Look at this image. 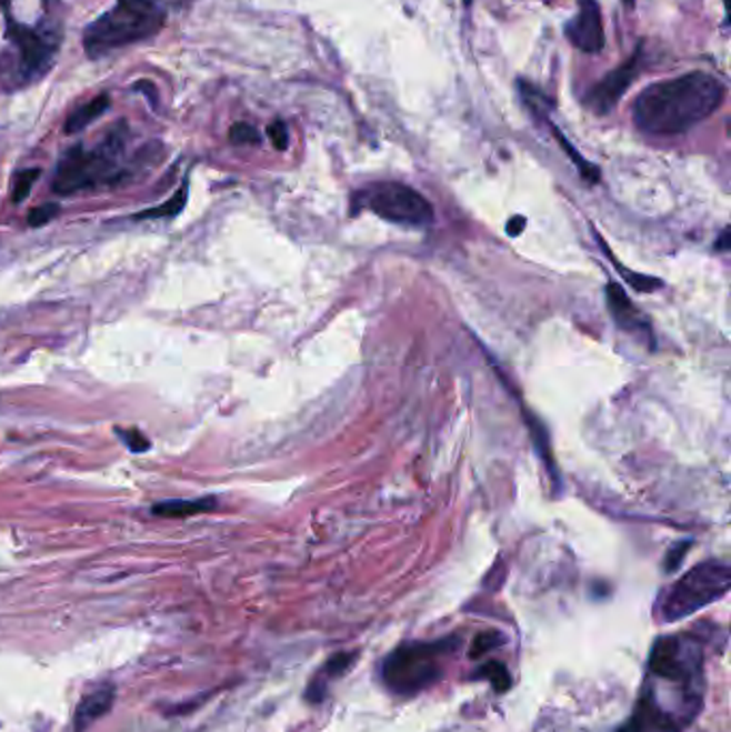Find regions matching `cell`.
<instances>
[{"instance_id": "6da1fadb", "label": "cell", "mask_w": 731, "mask_h": 732, "mask_svg": "<svg viewBox=\"0 0 731 732\" xmlns=\"http://www.w3.org/2000/svg\"><path fill=\"white\" fill-rule=\"evenodd\" d=\"M703 646L695 634L659 639L633 718L620 732H684L703 704Z\"/></svg>"}, {"instance_id": "7a4b0ae2", "label": "cell", "mask_w": 731, "mask_h": 732, "mask_svg": "<svg viewBox=\"0 0 731 732\" xmlns=\"http://www.w3.org/2000/svg\"><path fill=\"white\" fill-rule=\"evenodd\" d=\"M723 99V84L708 73L695 71L643 90L635 99L633 120L643 133L678 136L712 117Z\"/></svg>"}, {"instance_id": "3957f363", "label": "cell", "mask_w": 731, "mask_h": 732, "mask_svg": "<svg viewBox=\"0 0 731 732\" xmlns=\"http://www.w3.org/2000/svg\"><path fill=\"white\" fill-rule=\"evenodd\" d=\"M168 9L163 0H117L84 30V50L89 59H101L114 50L154 37L163 29Z\"/></svg>"}, {"instance_id": "277c9868", "label": "cell", "mask_w": 731, "mask_h": 732, "mask_svg": "<svg viewBox=\"0 0 731 732\" xmlns=\"http://www.w3.org/2000/svg\"><path fill=\"white\" fill-rule=\"evenodd\" d=\"M127 127L117 124L108 138L92 150L73 147L67 150L57 166L52 189L59 195H73L84 189L119 182L122 178L119 159L124 152Z\"/></svg>"}, {"instance_id": "5b68a950", "label": "cell", "mask_w": 731, "mask_h": 732, "mask_svg": "<svg viewBox=\"0 0 731 732\" xmlns=\"http://www.w3.org/2000/svg\"><path fill=\"white\" fill-rule=\"evenodd\" d=\"M730 586L731 568L725 561H703L661 595L657 616L661 623H675L695 615L712 602L725 598Z\"/></svg>"}, {"instance_id": "8992f818", "label": "cell", "mask_w": 731, "mask_h": 732, "mask_svg": "<svg viewBox=\"0 0 731 732\" xmlns=\"http://www.w3.org/2000/svg\"><path fill=\"white\" fill-rule=\"evenodd\" d=\"M455 646V639L435 643H405L384 660L382 679L401 696H412L442 676V660Z\"/></svg>"}, {"instance_id": "52a82bcc", "label": "cell", "mask_w": 731, "mask_h": 732, "mask_svg": "<svg viewBox=\"0 0 731 732\" xmlns=\"http://www.w3.org/2000/svg\"><path fill=\"white\" fill-rule=\"evenodd\" d=\"M352 210H371L375 217L405 225L425 228L433 221V208L425 198L401 182H373L354 193Z\"/></svg>"}, {"instance_id": "ba28073f", "label": "cell", "mask_w": 731, "mask_h": 732, "mask_svg": "<svg viewBox=\"0 0 731 732\" xmlns=\"http://www.w3.org/2000/svg\"><path fill=\"white\" fill-rule=\"evenodd\" d=\"M640 59L641 46L631 60H627L622 67L608 73L597 87L590 89V92L583 97V106L599 117L610 114L611 110L618 106V101L622 99V94L633 84V80L640 76Z\"/></svg>"}, {"instance_id": "9c48e42d", "label": "cell", "mask_w": 731, "mask_h": 732, "mask_svg": "<svg viewBox=\"0 0 731 732\" xmlns=\"http://www.w3.org/2000/svg\"><path fill=\"white\" fill-rule=\"evenodd\" d=\"M567 37L578 50L588 54H597L605 48V30L597 0H578V13L567 24Z\"/></svg>"}, {"instance_id": "30bf717a", "label": "cell", "mask_w": 731, "mask_h": 732, "mask_svg": "<svg viewBox=\"0 0 731 732\" xmlns=\"http://www.w3.org/2000/svg\"><path fill=\"white\" fill-rule=\"evenodd\" d=\"M114 699H117V690L112 685H101L92 690L91 694H87L76 709L73 732L89 731L97 720H101L106 713L112 711Z\"/></svg>"}, {"instance_id": "8fae6325", "label": "cell", "mask_w": 731, "mask_h": 732, "mask_svg": "<svg viewBox=\"0 0 731 732\" xmlns=\"http://www.w3.org/2000/svg\"><path fill=\"white\" fill-rule=\"evenodd\" d=\"M608 302H610L611 315L620 328H624L629 332H635V330L648 332V325L641 320L640 311L633 307V302L627 298V293L618 283L608 285Z\"/></svg>"}, {"instance_id": "7c38bea8", "label": "cell", "mask_w": 731, "mask_h": 732, "mask_svg": "<svg viewBox=\"0 0 731 732\" xmlns=\"http://www.w3.org/2000/svg\"><path fill=\"white\" fill-rule=\"evenodd\" d=\"M214 508V498L204 499H170L153 505V514L163 519H184L193 514H202Z\"/></svg>"}, {"instance_id": "4fadbf2b", "label": "cell", "mask_w": 731, "mask_h": 732, "mask_svg": "<svg viewBox=\"0 0 731 732\" xmlns=\"http://www.w3.org/2000/svg\"><path fill=\"white\" fill-rule=\"evenodd\" d=\"M352 660H354L352 653H339L336 658H331V660L324 664L322 673H318V676L311 681V685H309V690H307V699H309L311 703L322 701L324 694H327V688H329V679H336L339 674L346 673V671L350 669Z\"/></svg>"}, {"instance_id": "5bb4252c", "label": "cell", "mask_w": 731, "mask_h": 732, "mask_svg": "<svg viewBox=\"0 0 731 732\" xmlns=\"http://www.w3.org/2000/svg\"><path fill=\"white\" fill-rule=\"evenodd\" d=\"M108 108H110L108 94L94 97L92 101L80 106L76 112H71V117L67 118V122H64V133H80L82 129H87L91 124L92 120L101 117Z\"/></svg>"}, {"instance_id": "9a60e30c", "label": "cell", "mask_w": 731, "mask_h": 732, "mask_svg": "<svg viewBox=\"0 0 731 732\" xmlns=\"http://www.w3.org/2000/svg\"><path fill=\"white\" fill-rule=\"evenodd\" d=\"M184 204H187V182L179 189V193L174 198H170L166 204L157 205L151 210H144L140 214H136V219H166V217H177L183 212Z\"/></svg>"}, {"instance_id": "2e32d148", "label": "cell", "mask_w": 731, "mask_h": 732, "mask_svg": "<svg viewBox=\"0 0 731 732\" xmlns=\"http://www.w3.org/2000/svg\"><path fill=\"white\" fill-rule=\"evenodd\" d=\"M230 142L237 144V147H256L260 144V133L253 124H247V122H237L232 129H230Z\"/></svg>"}, {"instance_id": "e0dca14e", "label": "cell", "mask_w": 731, "mask_h": 732, "mask_svg": "<svg viewBox=\"0 0 731 732\" xmlns=\"http://www.w3.org/2000/svg\"><path fill=\"white\" fill-rule=\"evenodd\" d=\"M117 435H119V440L133 452V454H144V452H149L151 450V441L147 440L140 431H136V429H131V431H127V429H117Z\"/></svg>"}, {"instance_id": "ac0fdd59", "label": "cell", "mask_w": 731, "mask_h": 732, "mask_svg": "<svg viewBox=\"0 0 731 732\" xmlns=\"http://www.w3.org/2000/svg\"><path fill=\"white\" fill-rule=\"evenodd\" d=\"M39 174H41L39 170H24V172L18 174L16 184H13V202H24L29 198L32 184L39 178Z\"/></svg>"}, {"instance_id": "d6986e66", "label": "cell", "mask_w": 731, "mask_h": 732, "mask_svg": "<svg viewBox=\"0 0 731 732\" xmlns=\"http://www.w3.org/2000/svg\"><path fill=\"white\" fill-rule=\"evenodd\" d=\"M59 204H43L32 208L31 214H29V225L31 228H43L48 225L52 219L59 217Z\"/></svg>"}, {"instance_id": "ffe728a7", "label": "cell", "mask_w": 731, "mask_h": 732, "mask_svg": "<svg viewBox=\"0 0 731 732\" xmlns=\"http://www.w3.org/2000/svg\"><path fill=\"white\" fill-rule=\"evenodd\" d=\"M481 674H485V676H489L491 683H495V690L498 692H504V690L511 688V676L507 673V669L502 664H498V662L485 664V669H483V673Z\"/></svg>"}, {"instance_id": "44dd1931", "label": "cell", "mask_w": 731, "mask_h": 732, "mask_svg": "<svg viewBox=\"0 0 731 732\" xmlns=\"http://www.w3.org/2000/svg\"><path fill=\"white\" fill-rule=\"evenodd\" d=\"M502 643H504V639H502L500 634H495V632L479 634V636L474 639V644H472L470 655H472V658H479V655H483L489 649H493V646H498V644Z\"/></svg>"}, {"instance_id": "7402d4cb", "label": "cell", "mask_w": 731, "mask_h": 732, "mask_svg": "<svg viewBox=\"0 0 731 732\" xmlns=\"http://www.w3.org/2000/svg\"><path fill=\"white\" fill-rule=\"evenodd\" d=\"M269 138H271V142H273V147L277 150H286L288 148V129H286L283 122L277 120V122H273L269 127Z\"/></svg>"}, {"instance_id": "603a6c76", "label": "cell", "mask_w": 731, "mask_h": 732, "mask_svg": "<svg viewBox=\"0 0 731 732\" xmlns=\"http://www.w3.org/2000/svg\"><path fill=\"white\" fill-rule=\"evenodd\" d=\"M691 549V542H682V544H675L668 555V561H665V570L668 572H673L678 570V565L682 563V559L687 555V551Z\"/></svg>"}, {"instance_id": "cb8c5ba5", "label": "cell", "mask_w": 731, "mask_h": 732, "mask_svg": "<svg viewBox=\"0 0 731 732\" xmlns=\"http://www.w3.org/2000/svg\"><path fill=\"white\" fill-rule=\"evenodd\" d=\"M523 225H525V219H521V217H518V219H513V221H511V223L507 225V228H509L507 232H509V234L511 235H518L519 232H521L519 228H523Z\"/></svg>"}, {"instance_id": "d4e9b609", "label": "cell", "mask_w": 731, "mask_h": 732, "mask_svg": "<svg viewBox=\"0 0 731 732\" xmlns=\"http://www.w3.org/2000/svg\"><path fill=\"white\" fill-rule=\"evenodd\" d=\"M719 251H725L728 247H730V230H723V234H721V240H719V244H714Z\"/></svg>"}, {"instance_id": "484cf974", "label": "cell", "mask_w": 731, "mask_h": 732, "mask_svg": "<svg viewBox=\"0 0 731 732\" xmlns=\"http://www.w3.org/2000/svg\"><path fill=\"white\" fill-rule=\"evenodd\" d=\"M168 2H172L174 7H189V4H193L196 0H168Z\"/></svg>"}, {"instance_id": "4316f807", "label": "cell", "mask_w": 731, "mask_h": 732, "mask_svg": "<svg viewBox=\"0 0 731 732\" xmlns=\"http://www.w3.org/2000/svg\"><path fill=\"white\" fill-rule=\"evenodd\" d=\"M624 4H627V7H635V0H624Z\"/></svg>"}, {"instance_id": "83f0119b", "label": "cell", "mask_w": 731, "mask_h": 732, "mask_svg": "<svg viewBox=\"0 0 731 732\" xmlns=\"http://www.w3.org/2000/svg\"><path fill=\"white\" fill-rule=\"evenodd\" d=\"M463 4H465V7H470V4H472V0H463Z\"/></svg>"}]
</instances>
